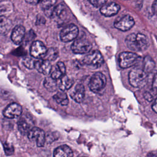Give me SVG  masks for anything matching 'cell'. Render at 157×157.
Listing matches in <instances>:
<instances>
[{
  "label": "cell",
  "instance_id": "obj_1",
  "mask_svg": "<svg viewBox=\"0 0 157 157\" xmlns=\"http://www.w3.org/2000/svg\"><path fill=\"white\" fill-rule=\"evenodd\" d=\"M126 46L133 51H143L148 46L147 37L142 33H132L128 35L126 39Z\"/></svg>",
  "mask_w": 157,
  "mask_h": 157
},
{
  "label": "cell",
  "instance_id": "obj_2",
  "mask_svg": "<svg viewBox=\"0 0 157 157\" xmlns=\"http://www.w3.org/2000/svg\"><path fill=\"white\" fill-rule=\"evenodd\" d=\"M147 74L142 69H132L129 73V81L130 84L136 88L144 86L147 82Z\"/></svg>",
  "mask_w": 157,
  "mask_h": 157
},
{
  "label": "cell",
  "instance_id": "obj_3",
  "mask_svg": "<svg viewBox=\"0 0 157 157\" xmlns=\"http://www.w3.org/2000/svg\"><path fill=\"white\" fill-rule=\"evenodd\" d=\"M107 82L105 76L101 72H96L91 77L88 86L91 91L98 93L101 92L105 86Z\"/></svg>",
  "mask_w": 157,
  "mask_h": 157
},
{
  "label": "cell",
  "instance_id": "obj_4",
  "mask_svg": "<svg viewBox=\"0 0 157 157\" xmlns=\"http://www.w3.org/2000/svg\"><path fill=\"white\" fill-rule=\"evenodd\" d=\"M139 56L130 52H124L119 55V63L122 68H128L134 65L139 60Z\"/></svg>",
  "mask_w": 157,
  "mask_h": 157
},
{
  "label": "cell",
  "instance_id": "obj_5",
  "mask_svg": "<svg viewBox=\"0 0 157 157\" xmlns=\"http://www.w3.org/2000/svg\"><path fill=\"white\" fill-rule=\"evenodd\" d=\"M83 61L86 65L94 67H99L103 64L104 59L98 50H94L86 55L84 57Z\"/></svg>",
  "mask_w": 157,
  "mask_h": 157
},
{
  "label": "cell",
  "instance_id": "obj_6",
  "mask_svg": "<svg viewBox=\"0 0 157 157\" xmlns=\"http://www.w3.org/2000/svg\"><path fill=\"white\" fill-rule=\"evenodd\" d=\"M91 48V44L88 40L83 39L75 40L71 46L72 52L76 54L87 53L90 52Z\"/></svg>",
  "mask_w": 157,
  "mask_h": 157
},
{
  "label": "cell",
  "instance_id": "obj_7",
  "mask_svg": "<svg viewBox=\"0 0 157 157\" xmlns=\"http://www.w3.org/2000/svg\"><path fill=\"white\" fill-rule=\"evenodd\" d=\"M78 34L77 26L71 24L64 27L60 33V39L64 42H70L76 38Z\"/></svg>",
  "mask_w": 157,
  "mask_h": 157
},
{
  "label": "cell",
  "instance_id": "obj_8",
  "mask_svg": "<svg viewBox=\"0 0 157 157\" xmlns=\"http://www.w3.org/2000/svg\"><path fill=\"white\" fill-rule=\"evenodd\" d=\"M28 137L30 140H35L37 146L42 147L45 142V134L44 131L37 127H33L28 134Z\"/></svg>",
  "mask_w": 157,
  "mask_h": 157
},
{
  "label": "cell",
  "instance_id": "obj_9",
  "mask_svg": "<svg viewBox=\"0 0 157 157\" xmlns=\"http://www.w3.org/2000/svg\"><path fill=\"white\" fill-rule=\"evenodd\" d=\"M134 25L133 18L129 15H126L120 19H117L114 23V26L123 31H126L130 29Z\"/></svg>",
  "mask_w": 157,
  "mask_h": 157
},
{
  "label": "cell",
  "instance_id": "obj_10",
  "mask_svg": "<svg viewBox=\"0 0 157 157\" xmlns=\"http://www.w3.org/2000/svg\"><path fill=\"white\" fill-rule=\"evenodd\" d=\"M47 51V48L44 44L39 40L33 42L30 47V54L35 58H44Z\"/></svg>",
  "mask_w": 157,
  "mask_h": 157
},
{
  "label": "cell",
  "instance_id": "obj_11",
  "mask_svg": "<svg viewBox=\"0 0 157 157\" xmlns=\"http://www.w3.org/2000/svg\"><path fill=\"white\" fill-rule=\"evenodd\" d=\"M22 113V107L17 103H12L3 111L4 117L8 118H15L20 117Z\"/></svg>",
  "mask_w": 157,
  "mask_h": 157
},
{
  "label": "cell",
  "instance_id": "obj_12",
  "mask_svg": "<svg viewBox=\"0 0 157 157\" xmlns=\"http://www.w3.org/2000/svg\"><path fill=\"white\" fill-rule=\"evenodd\" d=\"M120 9L119 4L115 2H110L103 5L100 9L101 13L105 17H111L116 15Z\"/></svg>",
  "mask_w": 157,
  "mask_h": 157
},
{
  "label": "cell",
  "instance_id": "obj_13",
  "mask_svg": "<svg viewBox=\"0 0 157 157\" xmlns=\"http://www.w3.org/2000/svg\"><path fill=\"white\" fill-rule=\"evenodd\" d=\"M18 128L20 133L23 135H28L33 127L32 120L27 117H21L18 121Z\"/></svg>",
  "mask_w": 157,
  "mask_h": 157
},
{
  "label": "cell",
  "instance_id": "obj_14",
  "mask_svg": "<svg viewBox=\"0 0 157 157\" xmlns=\"http://www.w3.org/2000/svg\"><path fill=\"white\" fill-rule=\"evenodd\" d=\"M85 88L82 84H77L70 92L71 98L75 102H81L85 96Z\"/></svg>",
  "mask_w": 157,
  "mask_h": 157
},
{
  "label": "cell",
  "instance_id": "obj_15",
  "mask_svg": "<svg viewBox=\"0 0 157 157\" xmlns=\"http://www.w3.org/2000/svg\"><path fill=\"white\" fill-rule=\"evenodd\" d=\"M34 67L39 72L44 75H48L50 73L52 68L50 62L45 59H40L35 61Z\"/></svg>",
  "mask_w": 157,
  "mask_h": 157
},
{
  "label": "cell",
  "instance_id": "obj_16",
  "mask_svg": "<svg viewBox=\"0 0 157 157\" xmlns=\"http://www.w3.org/2000/svg\"><path fill=\"white\" fill-rule=\"evenodd\" d=\"M25 35V29L21 25L16 26L12 30L11 34L12 40L17 45L20 44Z\"/></svg>",
  "mask_w": 157,
  "mask_h": 157
},
{
  "label": "cell",
  "instance_id": "obj_17",
  "mask_svg": "<svg viewBox=\"0 0 157 157\" xmlns=\"http://www.w3.org/2000/svg\"><path fill=\"white\" fill-rule=\"evenodd\" d=\"M50 77L55 80L61 78L66 74V67L63 62H58L57 64L52 68Z\"/></svg>",
  "mask_w": 157,
  "mask_h": 157
},
{
  "label": "cell",
  "instance_id": "obj_18",
  "mask_svg": "<svg viewBox=\"0 0 157 157\" xmlns=\"http://www.w3.org/2000/svg\"><path fill=\"white\" fill-rule=\"evenodd\" d=\"M72 149L67 145L58 147L53 152V157H72Z\"/></svg>",
  "mask_w": 157,
  "mask_h": 157
},
{
  "label": "cell",
  "instance_id": "obj_19",
  "mask_svg": "<svg viewBox=\"0 0 157 157\" xmlns=\"http://www.w3.org/2000/svg\"><path fill=\"white\" fill-rule=\"evenodd\" d=\"M12 22L5 16H0V34L7 33L12 28Z\"/></svg>",
  "mask_w": 157,
  "mask_h": 157
},
{
  "label": "cell",
  "instance_id": "obj_20",
  "mask_svg": "<svg viewBox=\"0 0 157 157\" xmlns=\"http://www.w3.org/2000/svg\"><path fill=\"white\" fill-rule=\"evenodd\" d=\"M55 3L56 1H43L41 2V7L47 16L52 17L55 8L54 4Z\"/></svg>",
  "mask_w": 157,
  "mask_h": 157
},
{
  "label": "cell",
  "instance_id": "obj_21",
  "mask_svg": "<svg viewBox=\"0 0 157 157\" xmlns=\"http://www.w3.org/2000/svg\"><path fill=\"white\" fill-rule=\"evenodd\" d=\"M73 83L74 80L72 78H69L66 75H64L61 78H60V80L58 83V86L61 91H64L71 88Z\"/></svg>",
  "mask_w": 157,
  "mask_h": 157
},
{
  "label": "cell",
  "instance_id": "obj_22",
  "mask_svg": "<svg viewBox=\"0 0 157 157\" xmlns=\"http://www.w3.org/2000/svg\"><path fill=\"white\" fill-rule=\"evenodd\" d=\"M155 66V63L150 56H146L144 58L143 70L148 74L150 73Z\"/></svg>",
  "mask_w": 157,
  "mask_h": 157
},
{
  "label": "cell",
  "instance_id": "obj_23",
  "mask_svg": "<svg viewBox=\"0 0 157 157\" xmlns=\"http://www.w3.org/2000/svg\"><path fill=\"white\" fill-rule=\"evenodd\" d=\"M44 85L48 91L51 92L55 91L56 90L58 86L56 80L53 79L51 77H48L45 78L44 82Z\"/></svg>",
  "mask_w": 157,
  "mask_h": 157
},
{
  "label": "cell",
  "instance_id": "obj_24",
  "mask_svg": "<svg viewBox=\"0 0 157 157\" xmlns=\"http://www.w3.org/2000/svg\"><path fill=\"white\" fill-rule=\"evenodd\" d=\"M53 99L57 103L62 105H66L69 103V100L67 94L64 92H58L53 96Z\"/></svg>",
  "mask_w": 157,
  "mask_h": 157
},
{
  "label": "cell",
  "instance_id": "obj_25",
  "mask_svg": "<svg viewBox=\"0 0 157 157\" xmlns=\"http://www.w3.org/2000/svg\"><path fill=\"white\" fill-rule=\"evenodd\" d=\"M58 56V50L55 48L52 47V48H50L47 50V53L44 58H45V59L50 61L55 60Z\"/></svg>",
  "mask_w": 157,
  "mask_h": 157
},
{
  "label": "cell",
  "instance_id": "obj_26",
  "mask_svg": "<svg viewBox=\"0 0 157 157\" xmlns=\"http://www.w3.org/2000/svg\"><path fill=\"white\" fill-rule=\"evenodd\" d=\"M65 10H66L65 6L62 4H59L57 5L56 7H55L52 17L53 18L61 17V16L64 13Z\"/></svg>",
  "mask_w": 157,
  "mask_h": 157
},
{
  "label": "cell",
  "instance_id": "obj_27",
  "mask_svg": "<svg viewBox=\"0 0 157 157\" xmlns=\"http://www.w3.org/2000/svg\"><path fill=\"white\" fill-rule=\"evenodd\" d=\"M23 65L26 67H27L29 69H33L34 67L35 61H34L33 59H32L30 57H28V56L25 57L23 59Z\"/></svg>",
  "mask_w": 157,
  "mask_h": 157
},
{
  "label": "cell",
  "instance_id": "obj_28",
  "mask_svg": "<svg viewBox=\"0 0 157 157\" xmlns=\"http://www.w3.org/2000/svg\"><path fill=\"white\" fill-rule=\"evenodd\" d=\"M4 151L7 155H11L14 152V148L12 145L6 142L3 145Z\"/></svg>",
  "mask_w": 157,
  "mask_h": 157
},
{
  "label": "cell",
  "instance_id": "obj_29",
  "mask_svg": "<svg viewBox=\"0 0 157 157\" xmlns=\"http://www.w3.org/2000/svg\"><path fill=\"white\" fill-rule=\"evenodd\" d=\"M89 2L93 4L94 7H98L100 6H102L103 5H104V4L107 2L105 0H92V1H89Z\"/></svg>",
  "mask_w": 157,
  "mask_h": 157
},
{
  "label": "cell",
  "instance_id": "obj_30",
  "mask_svg": "<svg viewBox=\"0 0 157 157\" xmlns=\"http://www.w3.org/2000/svg\"><path fill=\"white\" fill-rule=\"evenodd\" d=\"M151 86L153 90H157V72H156L153 75Z\"/></svg>",
  "mask_w": 157,
  "mask_h": 157
},
{
  "label": "cell",
  "instance_id": "obj_31",
  "mask_svg": "<svg viewBox=\"0 0 157 157\" xmlns=\"http://www.w3.org/2000/svg\"><path fill=\"white\" fill-rule=\"evenodd\" d=\"M144 98L145 99H147L148 101H151L153 100V96L152 94L149 92H145L144 93Z\"/></svg>",
  "mask_w": 157,
  "mask_h": 157
},
{
  "label": "cell",
  "instance_id": "obj_32",
  "mask_svg": "<svg viewBox=\"0 0 157 157\" xmlns=\"http://www.w3.org/2000/svg\"><path fill=\"white\" fill-rule=\"evenodd\" d=\"M152 10L155 15H157V1L153 2L152 4Z\"/></svg>",
  "mask_w": 157,
  "mask_h": 157
},
{
  "label": "cell",
  "instance_id": "obj_33",
  "mask_svg": "<svg viewBox=\"0 0 157 157\" xmlns=\"http://www.w3.org/2000/svg\"><path fill=\"white\" fill-rule=\"evenodd\" d=\"M146 157H157V151H151L149 152Z\"/></svg>",
  "mask_w": 157,
  "mask_h": 157
},
{
  "label": "cell",
  "instance_id": "obj_34",
  "mask_svg": "<svg viewBox=\"0 0 157 157\" xmlns=\"http://www.w3.org/2000/svg\"><path fill=\"white\" fill-rule=\"evenodd\" d=\"M152 109L153 110L154 112H155L156 113H157V98L156 99L155 102H154L153 104L152 105Z\"/></svg>",
  "mask_w": 157,
  "mask_h": 157
},
{
  "label": "cell",
  "instance_id": "obj_35",
  "mask_svg": "<svg viewBox=\"0 0 157 157\" xmlns=\"http://www.w3.org/2000/svg\"><path fill=\"white\" fill-rule=\"evenodd\" d=\"M26 2L29 4H37L40 2L39 1H26Z\"/></svg>",
  "mask_w": 157,
  "mask_h": 157
}]
</instances>
